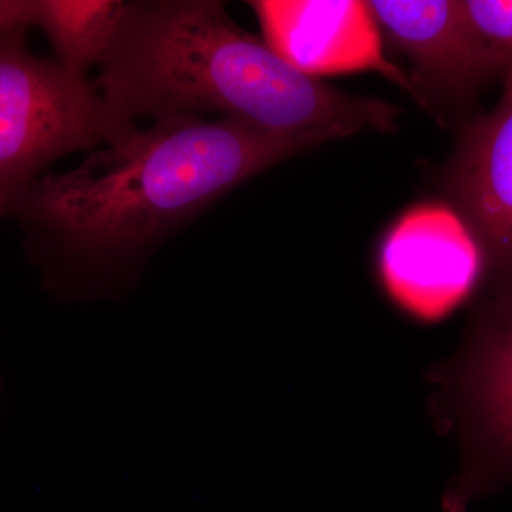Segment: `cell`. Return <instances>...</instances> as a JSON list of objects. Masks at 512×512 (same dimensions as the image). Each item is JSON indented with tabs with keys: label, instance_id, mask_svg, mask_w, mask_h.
<instances>
[{
	"label": "cell",
	"instance_id": "1",
	"mask_svg": "<svg viewBox=\"0 0 512 512\" xmlns=\"http://www.w3.org/2000/svg\"><path fill=\"white\" fill-rule=\"evenodd\" d=\"M346 137L202 117L130 123L79 167L43 175L12 217L47 291L67 301L133 288L160 245L222 195L286 158Z\"/></svg>",
	"mask_w": 512,
	"mask_h": 512
},
{
	"label": "cell",
	"instance_id": "2",
	"mask_svg": "<svg viewBox=\"0 0 512 512\" xmlns=\"http://www.w3.org/2000/svg\"><path fill=\"white\" fill-rule=\"evenodd\" d=\"M93 82L116 119L220 114L274 133L392 131L399 110L306 76L217 0L126 2Z\"/></svg>",
	"mask_w": 512,
	"mask_h": 512
},
{
	"label": "cell",
	"instance_id": "3",
	"mask_svg": "<svg viewBox=\"0 0 512 512\" xmlns=\"http://www.w3.org/2000/svg\"><path fill=\"white\" fill-rule=\"evenodd\" d=\"M29 28L0 35V220L53 161L109 143L116 119L86 77L30 52Z\"/></svg>",
	"mask_w": 512,
	"mask_h": 512
},
{
	"label": "cell",
	"instance_id": "4",
	"mask_svg": "<svg viewBox=\"0 0 512 512\" xmlns=\"http://www.w3.org/2000/svg\"><path fill=\"white\" fill-rule=\"evenodd\" d=\"M264 42L293 69L328 74L377 72L421 100L412 77L383 55L382 37L362 0H252Z\"/></svg>",
	"mask_w": 512,
	"mask_h": 512
},
{
	"label": "cell",
	"instance_id": "5",
	"mask_svg": "<svg viewBox=\"0 0 512 512\" xmlns=\"http://www.w3.org/2000/svg\"><path fill=\"white\" fill-rule=\"evenodd\" d=\"M481 254L456 212L441 205L410 210L384 239L380 272L390 296L423 320L453 311L476 284Z\"/></svg>",
	"mask_w": 512,
	"mask_h": 512
},
{
	"label": "cell",
	"instance_id": "6",
	"mask_svg": "<svg viewBox=\"0 0 512 512\" xmlns=\"http://www.w3.org/2000/svg\"><path fill=\"white\" fill-rule=\"evenodd\" d=\"M369 8L424 79L448 92H466L497 73L464 0H372Z\"/></svg>",
	"mask_w": 512,
	"mask_h": 512
},
{
	"label": "cell",
	"instance_id": "7",
	"mask_svg": "<svg viewBox=\"0 0 512 512\" xmlns=\"http://www.w3.org/2000/svg\"><path fill=\"white\" fill-rule=\"evenodd\" d=\"M454 187L473 231L498 258L512 262V103L471 128Z\"/></svg>",
	"mask_w": 512,
	"mask_h": 512
},
{
	"label": "cell",
	"instance_id": "8",
	"mask_svg": "<svg viewBox=\"0 0 512 512\" xmlns=\"http://www.w3.org/2000/svg\"><path fill=\"white\" fill-rule=\"evenodd\" d=\"M124 9L121 0H32V26L43 30L64 70L86 77L106 55Z\"/></svg>",
	"mask_w": 512,
	"mask_h": 512
},
{
	"label": "cell",
	"instance_id": "9",
	"mask_svg": "<svg viewBox=\"0 0 512 512\" xmlns=\"http://www.w3.org/2000/svg\"><path fill=\"white\" fill-rule=\"evenodd\" d=\"M476 399L488 430L512 454V323L485 348L477 367Z\"/></svg>",
	"mask_w": 512,
	"mask_h": 512
},
{
	"label": "cell",
	"instance_id": "10",
	"mask_svg": "<svg viewBox=\"0 0 512 512\" xmlns=\"http://www.w3.org/2000/svg\"><path fill=\"white\" fill-rule=\"evenodd\" d=\"M464 3L503 79L500 104L512 103V0H464Z\"/></svg>",
	"mask_w": 512,
	"mask_h": 512
},
{
	"label": "cell",
	"instance_id": "11",
	"mask_svg": "<svg viewBox=\"0 0 512 512\" xmlns=\"http://www.w3.org/2000/svg\"><path fill=\"white\" fill-rule=\"evenodd\" d=\"M32 26V0H0V35Z\"/></svg>",
	"mask_w": 512,
	"mask_h": 512
}]
</instances>
